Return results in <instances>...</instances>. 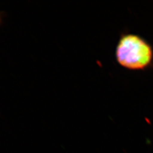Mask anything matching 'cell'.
Returning a JSON list of instances; mask_svg holds the SVG:
<instances>
[{
  "label": "cell",
  "instance_id": "1",
  "mask_svg": "<svg viewBox=\"0 0 153 153\" xmlns=\"http://www.w3.org/2000/svg\"><path fill=\"white\" fill-rule=\"evenodd\" d=\"M118 62L123 67L139 70L147 67L153 59L151 47L140 36L129 34L123 36L116 52Z\"/></svg>",
  "mask_w": 153,
  "mask_h": 153
},
{
  "label": "cell",
  "instance_id": "2",
  "mask_svg": "<svg viewBox=\"0 0 153 153\" xmlns=\"http://www.w3.org/2000/svg\"><path fill=\"white\" fill-rule=\"evenodd\" d=\"M1 17H0V23H1Z\"/></svg>",
  "mask_w": 153,
  "mask_h": 153
}]
</instances>
